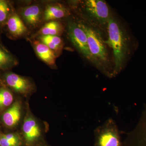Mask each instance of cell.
Instances as JSON below:
<instances>
[{"label": "cell", "mask_w": 146, "mask_h": 146, "mask_svg": "<svg viewBox=\"0 0 146 146\" xmlns=\"http://www.w3.org/2000/svg\"><path fill=\"white\" fill-rule=\"evenodd\" d=\"M0 146H1V142H0Z\"/></svg>", "instance_id": "cell-20"}, {"label": "cell", "mask_w": 146, "mask_h": 146, "mask_svg": "<svg viewBox=\"0 0 146 146\" xmlns=\"http://www.w3.org/2000/svg\"><path fill=\"white\" fill-rule=\"evenodd\" d=\"M79 26L86 33L92 63L110 77L112 76L107 45L98 29L90 24L80 23Z\"/></svg>", "instance_id": "cell-2"}, {"label": "cell", "mask_w": 146, "mask_h": 146, "mask_svg": "<svg viewBox=\"0 0 146 146\" xmlns=\"http://www.w3.org/2000/svg\"><path fill=\"white\" fill-rule=\"evenodd\" d=\"M84 5L86 15L91 22L90 24L106 30L112 16L107 3L102 0H86Z\"/></svg>", "instance_id": "cell-4"}, {"label": "cell", "mask_w": 146, "mask_h": 146, "mask_svg": "<svg viewBox=\"0 0 146 146\" xmlns=\"http://www.w3.org/2000/svg\"><path fill=\"white\" fill-rule=\"evenodd\" d=\"M7 25L11 34L16 36H21L27 31L26 26L17 14L11 16L7 21Z\"/></svg>", "instance_id": "cell-12"}, {"label": "cell", "mask_w": 146, "mask_h": 146, "mask_svg": "<svg viewBox=\"0 0 146 146\" xmlns=\"http://www.w3.org/2000/svg\"><path fill=\"white\" fill-rule=\"evenodd\" d=\"M1 146H18L19 144V140H10L2 136L0 138Z\"/></svg>", "instance_id": "cell-18"}, {"label": "cell", "mask_w": 146, "mask_h": 146, "mask_svg": "<svg viewBox=\"0 0 146 146\" xmlns=\"http://www.w3.org/2000/svg\"><path fill=\"white\" fill-rule=\"evenodd\" d=\"M39 39L41 42L46 45L52 50H58L63 46V41L59 36L41 35Z\"/></svg>", "instance_id": "cell-15"}, {"label": "cell", "mask_w": 146, "mask_h": 146, "mask_svg": "<svg viewBox=\"0 0 146 146\" xmlns=\"http://www.w3.org/2000/svg\"><path fill=\"white\" fill-rule=\"evenodd\" d=\"M11 61L10 56L2 50H0V66L6 65Z\"/></svg>", "instance_id": "cell-19"}, {"label": "cell", "mask_w": 146, "mask_h": 146, "mask_svg": "<svg viewBox=\"0 0 146 146\" xmlns=\"http://www.w3.org/2000/svg\"><path fill=\"white\" fill-rule=\"evenodd\" d=\"M13 101V96L10 91L7 89H0V109L9 106Z\"/></svg>", "instance_id": "cell-16"}, {"label": "cell", "mask_w": 146, "mask_h": 146, "mask_svg": "<svg viewBox=\"0 0 146 146\" xmlns=\"http://www.w3.org/2000/svg\"><path fill=\"white\" fill-rule=\"evenodd\" d=\"M123 146H146V105L136 127L127 134Z\"/></svg>", "instance_id": "cell-5"}, {"label": "cell", "mask_w": 146, "mask_h": 146, "mask_svg": "<svg viewBox=\"0 0 146 146\" xmlns=\"http://www.w3.org/2000/svg\"><path fill=\"white\" fill-rule=\"evenodd\" d=\"M21 116V105L18 102H16L4 114L3 121L7 126H14L19 121Z\"/></svg>", "instance_id": "cell-11"}, {"label": "cell", "mask_w": 146, "mask_h": 146, "mask_svg": "<svg viewBox=\"0 0 146 146\" xmlns=\"http://www.w3.org/2000/svg\"><path fill=\"white\" fill-rule=\"evenodd\" d=\"M35 48L38 56L45 63L53 65L55 63L56 56L52 50L42 42H34Z\"/></svg>", "instance_id": "cell-8"}, {"label": "cell", "mask_w": 146, "mask_h": 146, "mask_svg": "<svg viewBox=\"0 0 146 146\" xmlns=\"http://www.w3.org/2000/svg\"><path fill=\"white\" fill-rule=\"evenodd\" d=\"M9 7L7 3L0 0V22L5 21L8 15Z\"/></svg>", "instance_id": "cell-17"}, {"label": "cell", "mask_w": 146, "mask_h": 146, "mask_svg": "<svg viewBox=\"0 0 146 146\" xmlns=\"http://www.w3.org/2000/svg\"><path fill=\"white\" fill-rule=\"evenodd\" d=\"M68 30L69 36L73 44L86 59L92 63L86 33L79 26L78 24L75 23H69Z\"/></svg>", "instance_id": "cell-6"}, {"label": "cell", "mask_w": 146, "mask_h": 146, "mask_svg": "<svg viewBox=\"0 0 146 146\" xmlns=\"http://www.w3.org/2000/svg\"><path fill=\"white\" fill-rule=\"evenodd\" d=\"M106 31L108 39L105 43L113 52L112 76L114 77L121 71L124 66L128 53V40L125 29L113 15L110 19Z\"/></svg>", "instance_id": "cell-1"}, {"label": "cell", "mask_w": 146, "mask_h": 146, "mask_svg": "<svg viewBox=\"0 0 146 146\" xmlns=\"http://www.w3.org/2000/svg\"><path fill=\"white\" fill-rule=\"evenodd\" d=\"M63 27L62 24L56 21H51L45 24L38 32L41 35H61L63 33Z\"/></svg>", "instance_id": "cell-14"}, {"label": "cell", "mask_w": 146, "mask_h": 146, "mask_svg": "<svg viewBox=\"0 0 146 146\" xmlns=\"http://www.w3.org/2000/svg\"><path fill=\"white\" fill-rule=\"evenodd\" d=\"M70 12L67 8L59 5L48 6L44 12V19L46 21H54L68 16Z\"/></svg>", "instance_id": "cell-9"}, {"label": "cell", "mask_w": 146, "mask_h": 146, "mask_svg": "<svg viewBox=\"0 0 146 146\" xmlns=\"http://www.w3.org/2000/svg\"><path fill=\"white\" fill-rule=\"evenodd\" d=\"M23 16L28 24L31 25H35L38 23L40 19V8L36 5L25 7L23 10Z\"/></svg>", "instance_id": "cell-13"}, {"label": "cell", "mask_w": 146, "mask_h": 146, "mask_svg": "<svg viewBox=\"0 0 146 146\" xmlns=\"http://www.w3.org/2000/svg\"><path fill=\"white\" fill-rule=\"evenodd\" d=\"M7 84L15 91L24 94L28 92L31 89L29 82L21 76L15 74H9L6 76Z\"/></svg>", "instance_id": "cell-7"}, {"label": "cell", "mask_w": 146, "mask_h": 146, "mask_svg": "<svg viewBox=\"0 0 146 146\" xmlns=\"http://www.w3.org/2000/svg\"><path fill=\"white\" fill-rule=\"evenodd\" d=\"M25 138L28 142H31L38 138L40 135V131L36 122L32 118L25 120L23 126Z\"/></svg>", "instance_id": "cell-10"}, {"label": "cell", "mask_w": 146, "mask_h": 146, "mask_svg": "<svg viewBox=\"0 0 146 146\" xmlns=\"http://www.w3.org/2000/svg\"><path fill=\"white\" fill-rule=\"evenodd\" d=\"M94 136V146H123L119 128L112 118L95 129Z\"/></svg>", "instance_id": "cell-3"}]
</instances>
